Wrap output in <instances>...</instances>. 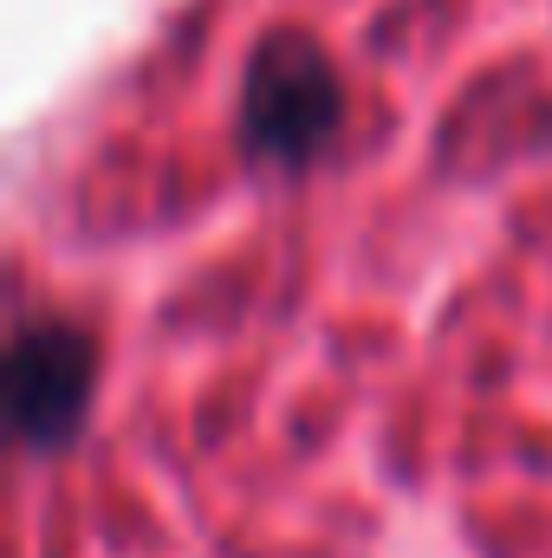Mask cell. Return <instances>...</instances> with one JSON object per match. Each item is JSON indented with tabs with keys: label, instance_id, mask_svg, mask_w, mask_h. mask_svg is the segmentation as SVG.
Returning a JSON list of instances; mask_svg holds the SVG:
<instances>
[{
	"label": "cell",
	"instance_id": "7a4b0ae2",
	"mask_svg": "<svg viewBox=\"0 0 552 558\" xmlns=\"http://www.w3.org/2000/svg\"><path fill=\"white\" fill-rule=\"evenodd\" d=\"M98 384V351L72 325H26L7 351V410L26 448H59L79 435Z\"/></svg>",
	"mask_w": 552,
	"mask_h": 558
},
{
	"label": "cell",
	"instance_id": "6da1fadb",
	"mask_svg": "<svg viewBox=\"0 0 552 558\" xmlns=\"http://www.w3.org/2000/svg\"><path fill=\"white\" fill-rule=\"evenodd\" d=\"M345 124V85L332 59L305 33H274L248 59L241 85V143L267 169H299L312 162Z\"/></svg>",
	"mask_w": 552,
	"mask_h": 558
}]
</instances>
